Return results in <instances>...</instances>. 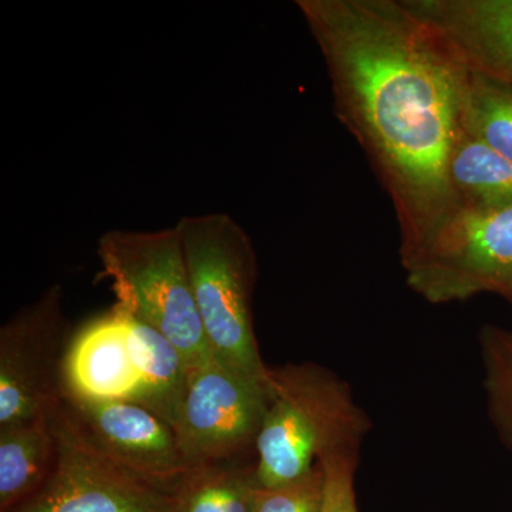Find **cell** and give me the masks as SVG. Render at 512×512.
Segmentation results:
<instances>
[{
	"label": "cell",
	"mask_w": 512,
	"mask_h": 512,
	"mask_svg": "<svg viewBox=\"0 0 512 512\" xmlns=\"http://www.w3.org/2000/svg\"><path fill=\"white\" fill-rule=\"evenodd\" d=\"M335 113L392 201L400 261L458 210L447 165L467 66L403 0H298Z\"/></svg>",
	"instance_id": "cell-1"
},
{
	"label": "cell",
	"mask_w": 512,
	"mask_h": 512,
	"mask_svg": "<svg viewBox=\"0 0 512 512\" xmlns=\"http://www.w3.org/2000/svg\"><path fill=\"white\" fill-rule=\"evenodd\" d=\"M269 393L255 444L258 487L301 480L326 451L362 443L369 427L348 386L311 363L269 367Z\"/></svg>",
	"instance_id": "cell-2"
},
{
	"label": "cell",
	"mask_w": 512,
	"mask_h": 512,
	"mask_svg": "<svg viewBox=\"0 0 512 512\" xmlns=\"http://www.w3.org/2000/svg\"><path fill=\"white\" fill-rule=\"evenodd\" d=\"M175 228L212 356L268 382L252 319L258 262L247 232L222 212L185 217Z\"/></svg>",
	"instance_id": "cell-3"
},
{
	"label": "cell",
	"mask_w": 512,
	"mask_h": 512,
	"mask_svg": "<svg viewBox=\"0 0 512 512\" xmlns=\"http://www.w3.org/2000/svg\"><path fill=\"white\" fill-rule=\"evenodd\" d=\"M97 252L119 308L170 340L188 369L211 359L177 228L109 231Z\"/></svg>",
	"instance_id": "cell-4"
},
{
	"label": "cell",
	"mask_w": 512,
	"mask_h": 512,
	"mask_svg": "<svg viewBox=\"0 0 512 512\" xmlns=\"http://www.w3.org/2000/svg\"><path fill=\"white\" fill-rule=\"evenodd\" d=\"M402 265L407 285L427 302H461L494 293L512 303V205L458 208Z\"/></svg>",
	"instance_id": "cell-5"
},
{
	"label": "cell",
	"mask_w": 512,
	"mask_h": 512,
	"mask_svg": "<svg viewBox=\"0 0 512 512\" xmlns=\"http://www.w3.org/2000/svg\"><path fill=\"white\" fill-rule=\"evenodd\" d=\"M271 393L214 356L188 372L173 429L188 467L247 457L258 439Z\"/></svg>",
	"instance_id": "cell-6"
},
{
	"label": "cell",
	"mask_w": 512,
	"mask_h": 512,
	"mask_svg": "<svg viewBox=\"0 0 512 512\" xmlns=\"http://www.w3.org/2000/svg\"><path fill=\"white\" fill-rule=\"evenodd\" d=\"M73 335L63 313V289L16 313L0 329V427L43 419L64 396V363Z\"/></svg>",
	"instance_id": "cell-7"
},
{
	"label": "cell",
	"mask_w": 512,
	"mask_h": 512,
	"mask_svg": "<svg viewBox=\"0 0 512 512\" xmlns=\"http://www.w3.org/2000/svg\"><path fill=\"white\" fill-rule=\"evenodd\" d=\"M59 454L45 487L13 512H173V494L128 473L80 433L60 404Z\"/></svg>",
	"instance_id": "cell-8"
},
{
	"label": "cell",
	"mask_w": 512,
	"mask_h": 512,
	"mask_svg": "<svg viewBox=\"0 0 512 512\" xmlns=\"http://www.w3.org/2000/svg\"><path fill=\"white\" fill-rule=\"evenodd\" d=\"M63 409L80 433L128 473L173 494L187 476L175 431L133 402H93L64 393Z\"/></svg>",
	"instance_id": "cell-9"
},
{
	"label": "cell",
	"mask_w": 512,
	"mask_h": 512,
	"mask_svg": "<svg viewBox=\"0 0 512 512\" xmlns=\"http://www.w3.org/2000/svg\"><path fill=\"white\" fill-rule=\"evenodd\" d=\"M461 62L512 84V0H403Z\"/></svg>",
	"instance_id": "cell-10"
},
{
	"label": "cell",
	"mask_w": 512,
	"mask_h": 512,
	"mask_svg": "<svg viewBox=\"0 0 512 512\" xmlns=\"http://www.w3.org/2000/svg\"><path fill=\"white\" fill-rule=\"evenodd\" d=\"M140 386L126 315L114 305L73 335L64 363V393L93 402L137 403Z\"/></svg>",
	"instance_id": "cell-11"
},
{
	"label": "cell",
	"mask_w": 512,
	"mask_h": 512,
	"mask_svg": "<svg viewBox=\"0 0 512 512\" xmlns=\"http://www.w3.org/2000/svg\"><path fill=\"white\" fill-rule=\"evenodd\" d=\"M52 414L0 427V512L15 511L52 476L59 454Z\"/></svg>",
	"instance_id": "cell-12"
},
{
	"label": "cell",
	"mask_w": 512,
	"mask_h": 512,
	"mask_svg": "<svg viewBox=\"0 0 512 512\" xmlns=\"http://www.w3.org/2000/svg\"><path fill=\"white\" fill-rule=\"evenodd\" d=\"M123 313L126 315L131 355L140 375L137 404L156 413L173 427L190 369L170 340L127 312Z\"/></svg>",
	"instance_id": "cell-13"
},
{
	"label": "cell",
	"mask_w": 512,
	"mask_h": 512,
	"mask_svg": "<svg viewBox=\"0 0 512 512\" xmlns=\"http://www.w3.org/2000/svg\"><path fill=\"white\" fill-rule=\"evenodd\" d=\"M458 208L501 210L512 205V163L460 127L447 165Z\"/></svg>",
	"instance_id": "cell-14"
},
{
	"label": "cell",
	"mask_w": 512,
	"mask_h": 512,
	"mask_svg": "<svg viewBox=\"0 0 512 512\" xmlns=\"http://www.w3.org/2000/svg\"><path fill=\"white\" fill-rule=\"evenodd\" d=\"M255 463L220 461L191 468L173 493V512H251Z\"/></svg>",
	"instance_id": "cell-15"
},
{
	"label": "cell",
	"mask_w": 512,
	"mask_h": 512,
	"mask_svg": "<svg viewBox=\"0 0 512 512\" xmlns=\"http://www.w3.org/2000/svg\"><path fill=\"white\" fill-rule=\"evenodd\" d=\"M460 127L512 163V84L467 67Z\"/></svg>",
	"instance_id": "cell-16"
},
{
	"label": "cell",
	"mask_w": 512,
	"mask_h": 512,
	"mask_svg": "<svg viewBox=\"0 0 512 512\" xmlns=\"http://www.w3.org/2000/svg\"><path fill=\"white\" fill-rule=\"evenodd\" d=\"M480 345L490 417L512 453V330L485 325Z\"/></svg>",
	"instance_id": "cell-17"
},
{
	"label": "cell",
	"mask_w": 512,
	"mask_h": 512,
	"mask_svg": "<svg viewBox=\"0 0 512 512\" xmlns=\"http://www.w3.org/2000/svg\"><path fill=\"white\" fill-rule=\"evenodd\" d=\"M359 450L360 443L343 444L319 457L318 463L325 477L320 512H359L355 494Z\"/></svg>",
	"instance_id": "cell-18"
},
{
	"label": "cell",
	"mask_w": 512,
	"mask_h": 512,
	"mask_svg": "<svg viewBox=\"0 0 512 512\" xmlns=\"http://www.w3.org/2000/svg\"><path fill=\"white\" fill-rule=\"evenodd\" d=\"M323 471L316 466L308 476L284 487L256 490L251 512H320L323 501Z\"/></svg>",
	"instance_id": "cell-19"
}]
</instances>
